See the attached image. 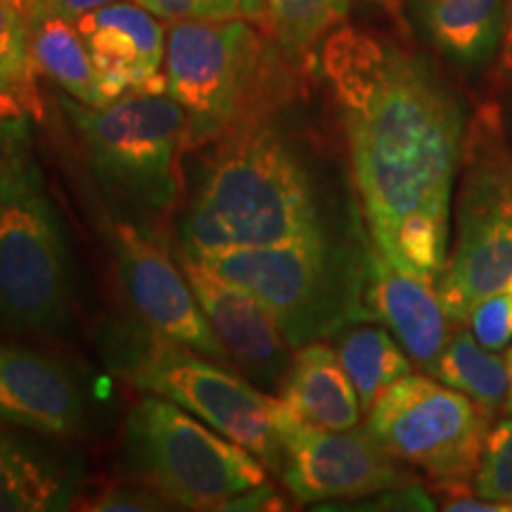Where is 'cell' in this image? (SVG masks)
Instances as JSON below:
<instances>
[{"instance_id": "5b68a950", "label": "cell", "mask_w": 512, "mask_h": 512, "mask_svg": "<svg viewBox=\"0 0 512 512\" xmlns=\"http://www.w3.org/2000/svg\"><path fill=\"white\" fill-rule=\"evenodd\" d=\"M72 318L64 228L29 140L0 145V325L60 335Z\"/></svg>"}, {"instance_id": "f1b7e54d", "label": "cell", "mask_w": 512, "mask_h": 512, "mask_svg": "<svg viewBox=\"0 0 512 512\" xmlns=\"http://www.w3.org/2000/svg\"><path fill=\"white\" fill-rule=\"evenodd\" d=\"M0 57L29 60L24 0H0Z\"/></svg>"}, {"instance_id": "9a60e30c", "label": "cell", "mask_w": 512, "mask_h": 512, "mask_svg": "<svg viewBox=\"0 0 512 512\" xmlns=\"http://www.w3.org/2000/svg\"><path fill=\"white\" fill-rule=\"evenodd\" d=\"M76 29L110 102L136 91H166V76L159 74L166 57L164 27L150 10L117 0L76 19Z\"/></svg>"}, {"instance_id": "1f68e13d", "label": "cell", "mask_w": 512, "mask_h": 512, "mask_svg": "<svg viewBox=\"0 0 512 512\" xmlns=\"http://www.w3.org/2000/svg\"><path fill=\"white\" fill-rule=\"evenodd\" d=\"M505 366H508V380H510V389H508V396H505V411L512 413V344L508 349V354H505Z\"/></svg>"}, {"instance_id": "4316f807", "label": "cell", "mask_w": 512, "mask_h": 512, "mask_svg": "<svg viewBox=\"0 0 512 512\" xmlns=\"http://www.w3.org/2000/svg\"><path fill=\"white\" fill-rule=\"evenodd\" d=\"M467 325L486 349L501 351L512 344V278L475 306Z\"/></svg>"}, {"instance_id": "603a6c76", "label": "cell", "mask_w": 512, "mask_h": 512, "mask_svg": "<svg viewBox=\"0 0 512 512\" xmlns=\"http://www.w3.org/2000/svg\"><path fill=\"white\" fill-rule=\"evenodd\" d=\"M268 34L287 55L306 57L347 17L351 0H266Z\"/></svg>"}, {"instance_id": "52a82bcc", "label": "cell", "mask_w": 512, "mask_h": 512, "mask_svg": "<svg viewBox=\"0 0 512 512\" xmlns=\"http://www.w3.org/2000/svg\"><path fill=\"white\" fill-rule=\"evenodd\" d=\"M117 351V368L138 389L178 403L278 475L283 463L280 422L287 408L283 399L259 392L245 377L223 368L226 363L221 366L150 328L128 330Z\"/></svg>"}, {"instance_id": "7402d4cb", "label": "cell", "mask_w": 512, "mask_h": 512, "mask_svg": "<svg viewBox=\"0 0 512 512\" xmlns=\"http://www.w3.org/2000/svg\"><path fill=\"white\" fill-rule=\"evenodd\" d=\"M337 354L354 384L363 411L411 373V356L384 328H351L337 339Z\"/></svg>"}, {"instance_id": "7a4b0ae2", "label": "cell", "mask_w": 512, "mask_h": 512, "mask_svg": "<svg viewBox=\"0 0 512 512\" xmlns=\"http://www.w3.org/2000/svg\"><path fill=\"white\" fill-rule=\"evenodd\" d=\"M209 147L183 219V254L278 245L323 233L309 171L271 117Z\"/></svg>"}, {"instance_id": "ac0fdd59", "label": "cell", "mask_w": 512, "mask_h": 512, "mask_svg": "<svg viewBox=\"0 0 512 512\" xmlns=\"http://www.w3.org/2000/svg\"><path fill=\"white\" fill-rule=\"evenodd\" d=\"M418 15L432 46L465 72H479L498 57L505 0H420Z\"/></svg>"}, {"instance_id": "8992f818", "label": "cell", "mask_w": 512, "mask_h": 512, "mask_svg": "<svg viewBox=\"0 0 512 512\" xmlns=\"http://www.w3.org/2000/svg\"><path fill=\"white\" fill-rule=\"evenodd\" d=\"M124 467L138 484L185 510H228L240 494L268 482L254 453L155 394L128 415Z\"/></svg>"}, {"instance_id": "f546056e", "label": "cell", "mask_w": 512, "mask_h": 512, "mask_svg": "<svg viewBox=\"0 0 512 512\" xmlns=\"http://www.w3.org/2000/svg\"><path fill=\"white\" fill-rule=\"evenodd\" d=\"M110 3L117 0H24V15H57L76 22L79 17Z\"/></svg>"}, {"instance_id": "30bf717a", "label": "cell", "mask_w": 512, "mask_h": 512, "mask_svg": "<svg viewBox=\"0 0 512 512\" xmlns=\"http://www.w3.org/2000/svg\"><path fill=\"white\" fill-rule=\"evenodd\" d=\"M491 418L441 380L408 373L368 411L366 430L399 463L434 482H470L482 460Z\"/></svg>"}, {"instance_id": "d6a6232c", "label": "cell", "mask_w": 512, "mask_h": 512, "mask_svg": "<svg viewBox=\"0 0 512 512\" xmlns=\"http://www.w3.org/2000/svg\"><path fill=\"white\" fill-rule=\"evenodd\" d=\"M505 121H508V131H510V136H512V112H510V117L505 119Z\"/></svg>"}, {"instance_id": "d4e9b609", "label": "cell", "mask_w": 512, "mask_h": 512, "mask_svg": "<svg viewBox=\"0 0 512 512\" xmlns=\"http://www.w3.org/2000/svg\"><path fill=\"white\" fill-rule=\"evenodd\" d=\"M169 22H228L245 19L268 31L266 0H133Z\"/></svg>"}, {"instance_id": "7c38bea8", "label": "cell", "mask_w": 512, "mask_h": 512, "mask_svg": "<svg viewBox=\"0 0 512 512\" xmlns=\"http://www.w3.org/2000/svg\"><path fill=\"white\" fill-rule=\"evenodd\" d=\"M126 297L145 325L157 335L190 347L219 363H230L228 351L211 330L183 271L133 223H105Z\"/></svg>"}, {"instance_id": "83f0119b", "label": "cell", "mask_w": 512, "mask_h": 512, "mask_svg": "<svg viewBox=\"0 0 512 512\" xmlns=\"http://www.w3.org/2000/svg\"><path fill=\"white\" fill-rule=\"evenodd\" d=\"M166 501L143 484H114L88 498L83 510H162Z\"/></svg>"}, {"instance_id": "d6986e66", "label": "cell", "mask_w": 512, "mask_h": 512, "mask_svg": "<svg viewBox=\"0 0 512 512\" xmlns=\"http://www.w3.org/2000/svg\"><path fill=\"white\" fill-rule=\"evenodd\" d=\"M79 489L69 467L0 430V512L67 510Z\"/></svg>"}, {"instance_id": "cb8c5ba5", "label": "cell", "mask_w": 512, "mask_h": 512, "mask_svg": "<svg viewBox=\"0 0 512 512\" xmlns=\"http://www.w3.org/2000/svg\"><path fill=\"white\" fill-rule=\"evenodd\" d=\"M43 117L36 69L29 60L0 57V145L29 140L31 121Z\"/></svg>"}, {"instance_id": "2e32d148", "label": "cell", "mask_w": 512, "mask_h": 512, "mask_svg": "<svg viewBox=\"0 0 512 512\" xmlns=\"http://www.w3.org/2000/svg\"><path fill=\"white\" fill-rule=\"evenodd\" d=\"M83 396L69 368L41 351L0 344V422L46 437H72Z\"/></svg>"}, {"instance_id": "e0dca14e", "label": "cell", "mask_w": 512, "mask_h": 512, "mask_svg": "<svg viewBox=\"0 0 512 512\" xmlns=\"http://www.w3.org/2000/svg\"><path fill=\"white\" fill-rule=\"evenodd\" d=\"M283 377V399L299 418L325 430H356L361 401L337 349L325 342H309L294 349Z\"/></svg>"}, {"instance_id": "4fadbf2b", "label": "cell", "mask_w": 512, "mask_h": 512, "mask_svg": "<svg viewBox=\"0 0 512 512\" xmlns=\"http://www.w3.org/2000/svg\"><path fill=\"white\" fill-rule=\"evenodd\" d=\"M181 266L230 361H235L249 380L259 384L271 387L283 382L292 361L287 351L292 347L271 311L252 294L223 280L192 256L183 254Z\"/></svg>"}, {"instance_id": "ba28073f", "label": "cell", "mask_w": 512, "mask_h": 512, "mask_svg": "<svg viewBox=\"0 0 512 512\" xmlns=\"http://www.w3.org/2000/svg\"><path fill=\"white\" fill-rule=\"evenodd\" d=\"M88 162L110 195L143 211H169L181 190L188 112L166 91H136L102 107L64 100Z\"/></svg>"}, {"instance_id": "6da1fadb", "label": "cell", "mask_w": 512, "mask_h": 512, "mask_svg": "<svg viewBox=\"0 0 512 512\" xmlns=\"http://www.w3.org/2000/svg\"><path fill=\"white\" fill-rule=\"evenodd\" d=\"M368 238L401 271L437 285L465 140L456 91L425 57L370 31L335 29L320 50Z\"/></svg>"}, {"instance_id": "3957f363", "label": "cell", "mask_w": 512, "mask_h": 512, "mask_svg": "<svg viewBox=\"0 0 512 512\" xmlns=\"http://www.w3.org/2000/svg\"><path fill=\"white\" fill-rule=\"evenodd\" d=\"M292 60L266 29L245 19L174 22L164 76L166 93L188 112V147L271 117L292 91Z\"/></svg>"}, {"instance_id": "9c48e42d", "label": "cell", "mask_w": 512, "mask_h": 512, "mask_svg": "<svg viewBox=\"0 0 512 512\" xmlns=\"http://www.w3.org/2000/svg\"><path fill=\"white\" fill-rule=\"evenodd\" d=\"M190 256V254H188ZM209 271L252 294L278 320L292 349L366 318L361 271H344L323 233L264 247L192 256Z\"/></svg>"}, {"instance_id": "5bb4252c", "label": "cell", "mask_w": 512, "mask_h": 512, "mask_svg": "<svg viewBox=\"0 0 512 512\" xmlns=\"http://www.w3.org/2000/svg\"><path fill=\"white\" fill-rule=\"evenodd\" d=\"M361 302L366 318H377L399 339V344L422 370L432 373L437 358L453 335L437 285L396 268L368 240L363 252Z\"/></svg>"}, {"instance_id": "44dd1931", "label": "cell", "mask_w": 512, "mask_h": 512, "mask_svg": "<svg viewBox=\"0 0 512 512\" xmlns=\"http://www.w3.org/2000/svg\"><path fill=\"white\" fill-rule=\"evenodd\" d=\"M432 375L475 401L489 418L505 406L510 389L505 358L486 349L467 325H458L448 337Z\"/></svg>"}, {"instance_id": "8fae6325", "label": "cell", "mask_w": 512, "mask_h": 512, "mask_svg": "<svg viewBox=\"0 0 512 512\" xmlns=\"http://www.w3.org/2000/svg\"><path fill=\"white\" fill-rule=\"evenodd\" d=\"M283 463L278 475L299 503L358 501L418 484L368 430H325L290 406L280 422Z\"/></svg>"}, {"instance_id": "4dcf8cb0", "label": "cell", "mask_w": 512, "mask_h": 512, "mask_svg": "<svg viewBox=\"0 0 512 512\" xmlns=\"http://www.w3.org/2000/svg\"><path fill=\"white\" fill-rule=\"evenodd\" d=\"M496 72L505 86H512V0H505V27L501 50L496 57Z\"/></svg>"}, {"instance_id": "ffe728a7", "label": "cell", "mask_w": 512, "mask_h": 512, "mask_svg": "<svg viewBox=\"0 0 512 512\" xmlns=\"http://www.w3.org/2000/svg\"><path fill=\"white\" fill-rule=\"evenodd\" d=\"M24 19L27 50L36 74H43L83 105H107L110 98L76 22L57 15H24Z\"/></svg>"}, {"instance_id": "277c9868", "label": "cell", "mask_w": 512, "mask_h": 512, "mask_svg": "<svg viewBox=\"0 0 512 512\" xmlns=\"http://www.w3.org/2000/svg\"><path fill=\"white\" fill-rule=\"evenodd\" d=\"M448 245L437 294L453 325L512 278V143L498 102L467 119Z\"/></svg>"}, {"instance_id": "484cf974", "label": "cell", "mask_w": 512, "mask_h": 512, "mask_svg": "<svg viewBox=\"0 0 512 512\" xmlns=\"http://www.w3.org/2000/svg\"><path fill=\"white\" fill-rule=\"evenodd\" d=\"M472 489L477 496L501 503L512 512V418L498 422L486 434Z\"/></svg>"}]
</instances>
